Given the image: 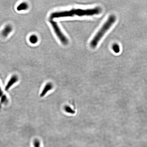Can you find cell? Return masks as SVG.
I'll return each instance as SVG.
<instances>
[{
    "mask_svg": "<svg viewBox=\"0 0 147 147\" xmlns=\"http://www.w3.org/2000/svg\"><path fill=\"white\" fill-rule=\"evenodd\" d=\"M102 11L99 7L92 9H73L69 11H63L53 13L50 15V19L64 17H73L76 15L78 17L92 16L101 13Z\"/></svg>",
    "mask_w": 147,
    "mask_h": 147,
    "instance_id": "obj_1",
    "label": "cell"
},
{
    "mask_svg": "<svg viewBox=\"0 0 147 147\" xmlns=\"http://www.w3.org/2000/svg\"><path fill=\"white\" fill-rule=\"evenodd\" d=\"M116 20V18L115 15H112L109 16L106 22L91 41L90 43L91 46L93 48L96 47L102 37L115 23Z\"/></svg>",
    "mask_w": 147,
    "mask_h": 147,
    "instance_id": "obj_2",
    "label": "cell"
},
{
    "mask_svg": "<svg viewBox=\"0 0 147 147\" xmlns=\"http://www.w3.org/2000/svg\"><path fill=\"white\" fill-rule=\"evenodd\" d=\"M50 22L53 27L54 31L59 40H60L62 44L64 45H67L69 42L68 39L61 31V30L59 27L57 23L55 21L53 20V19H50Z\"/></svg>",
    "mask_w": 147,
    "mask_h": 147,
    "instance_id": "obj_3",
    "label": "cell"
},
{
    "mask_svg": "<svg viewBox=\"0 0 147 147\" xmlns=\"http://www.w3.org/2000/svg\"><path fill=\"white\" fill-rule=\"evenodd\" d=\"M18 80V78L17 75H14L12 76L8 83L7 84L6 86L5 87V90L6 91L8 90L14 84L17 83Z\"/></svg>",
    "mask_w": 147,
    "mask_h": 147,
    "instance_id": "obj_4",
    "label": "cell"
},
{
    "mask_svg": "<svg viewBox=\"0 0 147 147\" xmlns=\"http://www.w3.org/2000/svg\"><path fill=\"white\" fill-rule=\"evenodd\" d=\"M53 88V84L50 83H48L45 85L41 93L40 94V97H43L49 91L52 89Z\"/></svg>",
    "mask_w": 147,
    "mask_h": 147,
    "instance_id": "obj_5",
    "label": "cell"
},
{
    "mask_svg": "<svg viewBox=\"0 0 147 147\" xmlns=\"http://www.w3.org/2000/svg\"><path fill=\"white\" fill-rule=\"evenodd\" d=\"M12 29V27L11 26L9 25L6 26L2 31L1 35L4 37H6L11 32Z\"/></svg>",
    "mask_w": 147,
    "mask_h": 147,
    "instance_id": "obj_6",
    "label": "cell"
},
{
    "mask_svg": "<svg viewBox=\"0 0 147 147\" xmlns=\"http://www.w3.org/2000/svg\"><path fill=\"white\" fill-rule=\"evenodd\" d=\"M29 8L28 4L26 2H22L17 7V10L18 11L27 10Z\"/></svg>",
    "mask_w": 147,
    "mask_h": 147,
    "instance_id": "obj_7",
    "label": "cell"
},
{
    "mask_svg": "<svg viewBox=\"0 0 147 147\" xmlns=\"http://www.w3.org/2000/svg\"><path fill=\"white\" fill-rule=\"evenodd\" d=\"M29 41L32 44H35L38 42V37L36 35H32L29 37Z\"/></svg>",
    "mask_w": 147,
    "mask_h": 147,
    "instance_id": "obj_8",
    "label": "cell"
},
{
    "mask_svg": "<svg viewBox=\"0 0 147 147\" xmlns=\"http://www.w3.org/2000/svg\"><path fill=\"white\" fill-rule=\"evenodd\" d=\"M64 109L65 111L67 113L71 114H74L75 113V111L69 106H65L64 107Z\"/></svg>",
    "mask_w": 147,
    "mask_h": 147,
    "instance_id": "obj_9",
    "label": "cell"
},
{
    "mask_svg": "<svg viewBox=\"0 0 147 147\" xmlns=\"http://www.w3.org/2000/svg\"><path fill=\"white\" fill-rule=\"evenodd\" d=\"M112 48L114 52L116 53H118L120 51V47L118 44H117L115 43L113 44L112 47Z\"/></svg>",
    "mask_w": 147,
    "mask_h": 147,
    "instance_id": "obj_10",
    "label": "cell"
},
{
    "mask_svg": "<svg viewBox=\"0 0 147 147\" xmlns=\"http://www.w3.org/2000/svg\"><path fill=\"white\" fill-rule=\"evenodd\" d=\"M34 147H40V143L38 139H35L34 141Z\"/></svg>",
    "mask_w": 147,
    "mask_h": 147,
    "instance_id": "obj_11",
    "label": "cell"
},
{
    "mask_svg": "<svg viewBox=\"0 0 147 147\" xmlns=\"http://www.w3.org/2000/svg\"><path fill=\"white\" fill-rule=\"evenodd\" d=\"M2 95V92L1 88L0 86V97Z\"/></svg>",
    "mask_w": 147,
    "mask_h": 147,
    "instance_id": "obj_12",
    "label": "cell"
}]
</instances>
